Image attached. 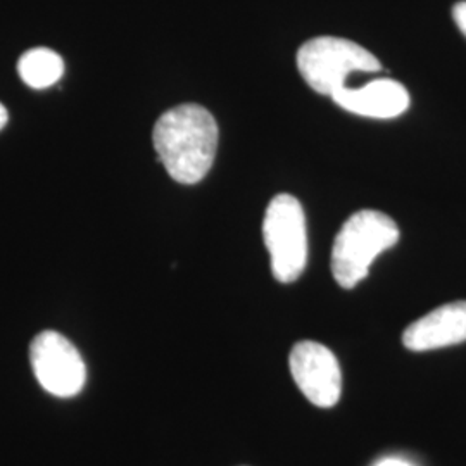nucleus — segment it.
Listing matches in <instances>:
<instances>
[{
	"label": "nucleus",
	"instance_id": "nucleus-1",
	"mask_svg": "<svg viewBox=\"0 0 466 466\" xmlns=\"http://www.w3.org/2000/svg\"><path fill=\"white\" fill-rule=\"evenodd\" d=\"M152 142L175 182L199 184L217 157V119L198 104L177 106L156 121Z\"/></svg>",
	"mask_w": 466,
	"mask_h": 466
},
{
	"label": "nucleus",
	"instance_id": "nucleus-2",
	"mask_svg": "<svg viewBox=\"0 0 466 466\" xmlns=\"http://www.w3.org/2000/svg\"><path fill=\"white\" fill-rule=\"evenodd\" d=\"M400 240L396 221L380 211H358L337 233L332 249V273L342 289H354L367 279L371 263Z\"/></svg>",
	"mask_w": 466,
	"mask_h": 466
},
{
	"label": "nucleus",
	"instance_id": "nucleus-3",
	"mask_svg": "<svg viewBox=\"0 0 466 466\" xmlns=\"http://www.w3.org/2000/svg\"><path fill=\"white\" fill-rule=\"evenodd\" d=\"M298 69L304 82L321 96H332L346 86L350 73L380 71V61L346 38L317 36L306 42L298 52Z\"/></svg>",
	"mask_w": 466,
	"mask_h": 466
},
{
	"label": "nucleus",
	"instance_id": "nucleus-4",
	"mask_svg": "<svg viewBox=\"0 0 466 466\" xmlns=\"http://www.w3.org/2000/svg\"><path fill=\"white\" fill-rule=\"evenodd\" d=\"M263 238L273 277L282 283L296 282L308 263V232L304 209L294 196L280 194L269 200Z\"/></svg>",
	"mask_w": 466,
	"mask_h": 466
},
{
	"label": "nucleus",
	"instance_id": "nucleus-5",
	"mask_svg": "<svg viewBox=\"0 0 466 466\" xmlns=\"http://www.w3.org/2000/svg\"><path fill=\"white\" fill-rule=\"evenodd\" d=\"M30 361L38 383L57 398L80 394L86 380L82 354L61 333H38L30 346Z\"/></svg>",
	"mask_w": 466,
	"mask_h": 466
},
{
	"label": "nucleus",
	"instance_id": "nucleus-6",
	"mask_svg": "<svg viewBox=\"0 0 466 466\" xmlns=\"http://www.w3.org/2000/svg\"><path fill=\"white\" fill-rule=\"evenodd\" d=\"M290 373L300 392L318 408H332L342 392V371L332 350L319 342H298L289 356Z\"/></svg>",
	"mask_w": 466,
	"mask_h": 466
},
{
	"label": "nucleus",
	"instance_id": "nucleus-7",
	"mask_svg": "<svg viewBox=\"0 0 466 466\" xmlns=\"http://www.w3.org/2000/svg\"><path fill=\"white\" fill-rule=\"evenodd\" d=\"M466 340V300L450 302L411 323L402 333L410 350H432L456 346Z\"/></svg>",
	"mask_w": 466,
	"mask_h": 466
},
{
	"label": "nucleus",
	"instance_id": "nucleus-8",
	"mask_svg": "<svg viewBox=\"0 0 466 466\" xmlns=\"http://www.w3.org/2000/svg\"><path fill=\"white\" fill-rule=\"evenodd\" d=\"M330 97L339 107L350 113L375 119L400 116L410 107L406 86L390 78H379L360 88L342 86Z\"/></svg>",
	"mask_w": 466,
	"mask_h": 466
},
{
	"label": "nucleus",
	"instance_id": "nucleus-9",
	"mask_svg": "<svg viewBox=\"0 0 466 466\" xmlns=\"http://www.w3.org/2000/svg\"><path fill=\"white\" fill-rule=\"evenodd\" d=\"M17 73L21 80L35 90L49 88L65 75L63 57L47 47L26 50L17 61Z\"/></svg>",
	"mask_w": 466,
	"mask_h": 466
},
{
	"label": "nucleus",
	"instance_id": "nucleus-10",
	"mask_svg": "<svg viewBox=\"0 0 466 466\" xmlns=\"http://www.w3.org/2000/svg\"><path fill=\"white\" fill-rule=\"evenodd\" d=\"M452 17L456 26L460 28V32L466 36V0L465 2H458L452 7Z\"/></svg>",
	"mask_w": 466,
	"mask_h": 466
},
{
	"label": "nucleus",
	"instance_id": "nucleus-11",
	"mask_svg": "<svg viewBox=\"0 0 466 466\" xmlns=\"http://www.w3.org/2000/svg\"><path fill=\"white\" fill-rule=\"evenodd\" d=\"M375 466H413L410 465L408 461L400 460V458H385L382 461H379Z\"/></svg>",
	"mask_w": 466,
	"mask_h": 466
},
{
	"label": "nucleus",
	"instance_id": "nucleus-12",
	"mask_svg": "<svg viewBox=\"0 0 466 466\" xmlns=\"http://www.w3.org/2000/svg\"><path fill=\"white\" fill-rule=\"evenodd\" d=\"M7 119H9V116H7V109L0 104V130L7 125Z\"/></svg>",
	"mask_w": 466,
	"mask_h": 466
}]
</instances>
